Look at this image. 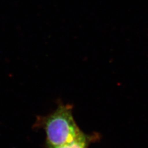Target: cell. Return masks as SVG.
Here are the masks:
<instances>
[{"label": "cell", "mask_w": 148, "mask_h": 148, "mask_svg": "<svg viewBox=\"0 0 148 148\" xmlns=\"http://www.w3.org/2000/svg\"><path fill=\"white\" fill-rule=\"evenodd\" d=\"M91 139L90 136L84 133L80 137L71 143L51 148H88L91 142Z\"/></svg>", "instance_id": "7a4b0ae2"}, {"label": "cell", "mask_w": 148, "mask_h": 148, "mask_svg": "<svg viewBox=\"0 0 148 148\" xmlns=\"http://www.w3.org/2000/svg\"><path fill=\"white\" fill-rule=\"evenodd\" d=\"M39 124L45 130L48 148L66 145L84 134L74 119L70 105H59L52 113L40 119Z\"/></svg>", "instance_id": "6da1fadb"}]
</instances>
